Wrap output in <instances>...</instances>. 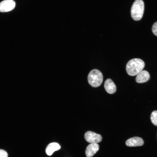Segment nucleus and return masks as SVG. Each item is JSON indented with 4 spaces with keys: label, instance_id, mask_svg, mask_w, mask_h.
Wrapping results in <instances>:
<instances>
[{
    "label": "nucleus",
    "instance_id": "nucleus-9",
    "mask_svg": "<svg viewBox=\"0 0 157 157\" xmlns=\"http://www.w3.org/2000/svg\"><path fill=\"white\" fill-rule=\"evenodd\" d=\"M104 87L106 92L110 94L114 93L116 90V87L115 84L110 78H108L105 81Z\"/></svg>",
    "mask_w": 157,
    "mask_h": 157
},
{
    "label": "nucleus",
    "instance_id": "nucleus-2",
    "mask_svg": "<svg viewBox=\"0 0 157 157\" xmlns=\"http://www.w3.org/2000/svg\"><path fill=\"white\" fill-rule=\"evenodd\" d=\"M144 10V3L142 0H135L133 3L131 10L132 18L135 21L141 19Z\"/></svg>",
    "mask_w": 157,
    "mask_h": 157
},
{
    "label": "nucleus",
    "instance_id": "nucleus-8",
    "mask_svg": "<svg viewBox=\"0 0 157 157\" xmlns=\"http://www.w3.org/2000/svg\"><path fill=\"white\" fill-rule=\"evenodd\" d=\"M150 78L149 74L147 71L142 70L137 74L135 81L138 83H143L147 81Z\"/></svg>",
    "mask_w": 157,
    "mask_h": 157
},
{
    "label": "nucleus",
    "instance_id": "nucleus-12",
    "mask_svg": "<svg viewBox=\"0 0 157 157\" xmlns=\"http://www.w3.org/2000/svg\"><path fill=\"white\" fill-rule=\"evenodd\" d=\"M152 30L153 33L157 36V22H155L153 25Z\"/></svg>",
    "mask_w": 157,
    "mask_h": 157
},
{
    "label": "nucleus",
    "instance_id": "nucleus-1",
    "mask_svg": "<svg viewBox=\"0 0 157 157\" xmlns=\"http://www.w3.org/2000/svg\"><path fill=\"white\" fill-rule=\"evenodd\" d=\"M145 64L141 59L135 58L130 60L126 66L127 74L131 76L137 75L144 68Z\"/></svg>",
    "mask_w": 157,
    "mask_h": 157
},
{
    "label": "nucleus",
    "instance_id": "nucleus-7",
    "mask_svg": "<svg viewBox=\"0 0 157 157\" xmlns=\"http://www.w3.org/2000/svg\"><path fill=\"white\" fill-rule=\"evenodd\" d=\"M99 146L97 143H91L87 147L85 154L87 157L93 156L99 150Z\"/></svg>",
    "mask_w": 157,
    "mask_h": 157
},
{
    "label": "nucleus",
    "instance_id": "nucleus-10",
    "mask_svg": "<svg viewBox=\"0 0 157 157\" xmlns=\"http://www.w3.org/2000/svg\"><path fill=\"white\" fill-rule=\"evenodd\" d=\"M60 148L58 144L56 142H53L49 144L46 149V154L49 156L51 155L54 152L57 151Z\"/></svg>",
    "mask_w": 157,
    "mask_h": 157
},
{
    "label": "nucleus",
    "instance_id": "nucleus-4",
    "mask_svg": "<svg viewBox=\"0 0 157 157\" xmlns=\"http://www.w3.org/2000/svg\"><path fill=\"white\" fill-rule=\"evenodd\" d=\"M84 138L87 142L91 143H97L102 140L100 135L90 131H87L85 133Z\"/></svg>",
    "mask_w": 157,
    "mask_h": 157
},
{
    "label": "nucleus",
    "instance_id": "nucleus-5",
    "mask_svg": "<svg viewBox=\"0 0 157 157\" xmlns=\"http://www.w3.org/2000/svg\"><path fill=\"white\" fill-rule=\"evenodd\" d=\"M15 3L13 0H4L0 3V12H7L13 10L15 7Z\"/></svg>",
    "mask_w": 157,
    "mask_h": 157
},
{
    "label": "nucleus",
    "instance_id": "nucleus-11",
    "mask_svg": "<svg viewBox=\"0 0 157 157\" xmlns=\"http://www.w3.org/2000/svg\"><path fill=\"white\" fill-rule=\"evenodd\" d=\"M151 120L154 125L157 126V111H153L151 115Z\"/></svg>",
    "mask_w": 157,
    "mask_h": 157
},
{
    "label": "nucleus",
    "instance_id": "nucleus-3",
    "mask_svg": "<svg viewBox=\"0 0 157 157\" xmlns=\"http://www.w3.org/2000/svg\"><path fill=\"white\" fill-rule=\"evenodd\" d=\"M88 82L92 87H97L99 86L103 80L101 72L97 69H94L89 72L88 77Z\"/></svg>",
    "mask_w": 157,
    "mask_h": 157
},
{
    "label": "nucleus",
    "instance_id": "nucleus-13",
    "mask_svg": "<svg viewBox=\"0 0 157 157\" xmlns=\"http://www.w3.org/2000/svg\"><path fill=\"white\" fill-rule=\"evenodd\" d=\"M7 153L4 150L0 149V157H8Z\"/></svg>",
    "mask_w": 157,
    "mask_h": 157
},
{
    "label": "nucleus",
    "instance_id": "nucleus-6",
    "mask_svg": "<svg viewBox=\"0 0 157 157\" xmlns=\"http://www.w3.org/2000/svg\"><path fill=\"white\" fill-rule=\"evenodd\" d=\"M144 143L142 139L139 137H135L127 140L126 145L128 147H136L141 146Z\"/></svg>",
    "mask_w": 157,
    "mask_h": 157
}]
</instances>
